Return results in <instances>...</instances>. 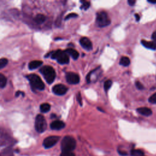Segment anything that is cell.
I'll return each instance as SVG.
<instances>
[{
    "label": "cell",
    "instance_id": "6da1fadb",
    "mask_svg": "<svg viewBox=\"0 0 156 156\" xmlns=\"http://www.w3.org/2000/svg\"><path fill=\"white\" fill-rule=\"evenodd\" d=\"M76 146V141L74 138L70 136L65 137L61 142L62 152H71Z\"/></svg>",
    "mask_w": 156,
    "mask_h": 156
},
{
    "label": "cell",
    "instance_id": "7a4b0ae2",
    "mask_svg": "<svg viewBox=\"0 0 156 156\" xmlns=\"http://www.w3.org/2000/svg\"><path fill=\"white\" fill-rule=\"evenodd\" d=\"M40 73L44 76L46 81L51 84L55 80L56 74L54 69L50 66H45L42 67L40 70Z\"/></svg>",
    "mask_w": 156,
    "mask_h": 156
},
{
    "label": "cell",
    "instance_id": "3957f363",
    "mask_svg": "<svg viewBox=\"0 0 156 156\" xmlns=\"http://www.w3.org/2000/svg\"><path fill=\"white\" fill-rule=\"evenodd\" d=\"M27 78L30 82L31 86L35 90H43L45 89V84L41 78L37 75L32 74L27 76Z\"/></svg>",
    "mask_w": 156,
    "mask_h": 156
},
{
    "label": "cell",
    "instance_id": "277c9868",
    "mask_svg": "<svg viewBox=\"0 0 156 156\" xmlns=\"http://www.w3.org/2000/svg\"><path fill=\"white\" fill-rule=\"evenodd\" d=\"M51 58L57 60V61L60 64H67L70 62L69 56L66 52L60 50L53 52L51 54Z\"/></svg>",
    "mask_w": 156,
    "mask_h": 156
},
{
    "label": "cell",
    "instance_id": "5b68a950",
    "mask_svg": "<svg viewBox=\"0 0 156 156\" xmlns=\"http://www.w3.org/2000/svg\"><path fill=\"white\" fill-rule=\"evenodd\" d=\"M35 127L39 133H42L47 127V124L45 117L42 115H38L35 118Z\"/></svg>",
    "mask_w": 156,
    "mask_h": 156
},
{
    "label": "cell",
    "instance_id": "8992f818",
    "mask_svg": "<svg viewBox=\"0 0 156 156\" xmlns=\"http://www.w3.org/2000/svg\"><path fill=\"white\" fill-rule=\"evenodd\" d=\"M97 24L100 27H105L111 24V20L108 17L106 12L104 11L100 12L97 15Z\"/></svg>",
    "mask_w": 156,
    "mask_h": 156
},
{
    "label": "cell",
    "instance_id": "52a82bcc",
    "mask_svg": "<svg viewBox=\"0 0 156 156\" xmlns=\"http://www.w3.org/2000/svg\"><path fill=\"white\" fill-rule=\"evenodd\" d=\"M60 137L58 136H50L46 138L43 143V146L46 149H49L54 146L59 140Z\"/></svg>",
    "mask_w": 156,
    "mask_h": 156
},
{
    "label": "cell",
    "instance_id": "ba28073f",
    "mask_svg": "<svg viewBox=\"0 0 156 156\" xmlns=\"http://www.w3.org/2000/svg\"><path fill=\"white\" fill-rule=\"evenodd\" d=\"M66 80L70 84H77L80 81V78L78 74L70 72L66 75Z\"/></svg>",
    "mask_w": 156,
    "mask_h": 156
},
{
    "label": "cell",
    "instance_id": "9c48e42d",
    "mask_svg": "<svg viewBox=\"0 0 156 156\" xmlns=\"http://www.w3.org/2000/svg\"><path fill=\"white\" fill-rule=\"evenodd\" d=\"M68 91V88L62 84H57L53 87V92L57 95H64Z\"/></svg>",
    "mask_w": 156,
    "mask_h": 156
},
{
    "label": "cell",
    "instance_id": "30bf717a",
    "mask_svg": "<svg viewBox=\"0 0 156 156\" xmlns=\"http://www.w3.org/2000/svg\"><path fill=\"white\" fill-rule=\"evenodd\" d=\"M80 44L87 50H91L92 49V42L87 37H82L80 40Z\"/></svg>",
    "mask_w": 156,
    "mask_h": 156
},
{
    "label": "cell",
    "instance_id": "8fae6325",
    "mask_svg": "<svg viewBox=\"0 0 156 156\" xmlns=\"http://www.w3.org/2000/svg\"><path fill=\"white\" fill-rule=\"evenodd\" d=\"M65 126V124L60 120H56L51 123L50 125V127L53 130H61L64 128Z\"/></svg>",
    "mask_w": 156,
    "mask_h": 156
},
{
    "label": "cell",
    "instance_id": "7c38bea8",
    "mask_svg": "<svg viewBox=\"0 0 156 156\" xmlns=\"http://www.w3.org/2000/svg\"><path fill=\"white\" fill-rule=\"evenodd\" d=\"M141 44L146 48L155 50H156V43L154 42H149L146 40H141Z\"/></svg>",
    "mask_w": 156,
    "mask_h": 156
},
{
    "label": "cell",
    "instance_id": "4fadbf2b",
    "mask_svg": "<svg viewBox=\"0 0 156 156\" xmlns=\"http://www.w3.org/2000/svg\"><path fill=\"white\" fill-rule=\"evenodd\" d=\"M137 112L144 115V116H150L151 114H152V111L149 109V108L148 107H141V108H139V109H137Z\"/></svg>",
    "mask_w": 156,
    "mask_h": 156
},
{
    "label": "cell",
    "instance_id": "5bb4252c",
    "mask_svg": "<svg viewBox=\"0 0 156 156\" xmlns=\"http://www.w3.org/2000/svg\"><path fill=\"white\" fill-rule=\"evenodd\" d=\"M65 51L66 52V53L68 55H70L72 58H73L75 60H76L79 56V53L76 50H74V49L68 48V49L66 50Z\"/></svg>",
    "mask_w": 156,
    "mask_h": 156
},
{
    "label": "cell",
    "instance_id": "9a60e30c",
    "mask_svg": "<svg viewBox=\"0 0 156 156\" xmlns=\"http://www.w3.org/2000/svg\"><path fill=\"white\" fill-rule=\"evenodd\" d=\"M42 64H43V62L41 61H32L29 64V68L30 70L36 69L37 68L39 67L40 66H41Z\"/></svg>",
    "mask_w": 156,
    "mask_h": 156
},
{
    "label": "cell",
    "instance_id": "2e32d148",
    "mask_svg": "<svg viewBox=\"0 0 156 156\" xmlns=\"http://www.w3.org/2000/svg\"><path fill=\"white\" fill-rule=\"evenodd\" d=\"M46 20V17L43 14H37L34 18V21L37 24H42Z\"/></svg>",
    "mask_w": 156,
    "mask_h": 156
},
{
    "label": "cell",
    "instance_id": "e0dca14e",
    "mask_svg": "<svg viewBox=\"0 0 156 156\" xmlns=\"http://www.w3.org/2000/svg\"><path fill=\"white\" fill-rule=\"evenodd\" d=\"M130 61L127 57H122L119 61V64L124 67H127L130 65Z\"/></svg>",
    "mask_w": 156,
    "mask_h": 156
},
{
    "label": "cell",
    "instance_id": "ac0fdd59",
    "mask_svg": "<svg viewBox=\"0 0 156 156\" xmlns=\"http://www.w3.org/2000/svg\"><path fill=\"white\" fill-rule=\"evenodd\" d=\"M40 111L42 112L46 113V112H48L50 111L51 105L49 104H48V103H44V104H42L40 105Z\"/></svg>",
    "mask_w": 156,
    "mask_h": 156
},
{
    "label": "cell",
    "instance_id": "d6986e66",
    "mask_svg": "<svg viewBox=\"0 0 156 156\" xmlns=\"http://www.w3.org/2000/svg\"><path fill=\"white\" fill-rule=\"evenodd\" d=\"M7 84V78L4 75L0 73V87L4 88Z\"/></svg>",
    "mask_w": 156,
    "mask_h": 156
},
{
    "label": "cell",
    "instance_id": "ffe728a7",
    "mask_svg": "<svg viewBox=\"0 0 156 156\" xmlns=\"http://www.w3.org/2000/svg\"><path fill=\"white\" fill-rule=\"evenodd\" d=\"M130 154L132 156H144V152L140 149H133Z\"/></svg>",
    "mask_w": 156,
    "mask_h": 156
},
{
    "label": "cell",
    "instance_id": "44dd1931",
    "mask_svg": "<svg viewBox=\"0 0 156 156\" xmlns=\"http://www.w3.org/2000/svg\"><path fill=\"white\" fill-rule=\"evenodd\" d=\"M112 85V81L111 80H107L104 82V90L107 92L108 90H109Z\"/></svg>",
    "mask_w": 156,
    "mask_h": 156
},
{
    "label": "cell",
    "instance_id": "7402d4cb",
    "mask_svg": "<svg viewBox=\"0 0 156 156\" xmlns=\"http://www.w3.org/2000/svg\"><path fill=\"white\" fill-rule=\"evenodd\" d=\"M8 63L7 59L6 58H2L0 59V69H1L4 67H5Z\"/></svg>",
    "mask_w": 156,
    "mask_h": 156
},
{
    "label": "cell",
    "instance_id": "603a6c76",
    "mask_svg": "<svg viewBox=\"0 0 156 156\" xmlns=\"http://www.w3.org/2000/svg\"><path fill=\"white\" fill-rule=\"evenodd\" d=\"M81 3H82V5L81 6V9H83L84 10H87L89 8L90 4L89 2L84 1H81Z\"/></svg>",
    "mask_w": 156,
    "mask_h": 156
},
{
    "label": "cell",
    "instance_id": "cb8c5ba5",
    "mask_svg": "<svg viewBox=\"0 0 156 156\" xmlns=\"http://www.w3.org/2000/svg\"><path fill=\"white\" fill-rule=\"evenodd\" d=\"M149 101L152 104H156V93L153 94L151 97L149 98Z\"/></svg>",
    "mask_w": 156,
    "mask_h": 156
},
{
    "label": "cell",
    "instance_id": "d4e9b609",
    "mask_svg": "<svg viewBox=\"0 0 156 156\" xmlns=\"http://www.w3.org/2000/svg\"><path fill=\"white\" fill-rule=\"evenodd\" d=\"M61 156H75V155L72 152H62Z\"/></svg>",
    "mask_w": 156,
    "mask_h": 156
},
{
    "label": "cell",
    "instance_id": "484cf974",
    "mask_svg": "<svg viewBox=\"0 0 156 156\" xmlns=\"http://www.w3.org/2000/svg\"><path fill=\"white\" fill-rule=\"evenodd\" d=\"M135 86L137 87V88L139 90H143L144 89V86L141 84V83L138 82V81H137L136 83H135Z\"/></svg>",
    "mask_w": 156,
    "mask_h": 156
},
{
    "label": "cell",
    "instance_id": "4316f807",
    "mask_svg": "<svg viewBox=\"0 0 156 156\" xmlns=\"http://www.w3.org/2000/svg\"><path fill=\"white\" fill-rule=\"evenodd\" d=\"M77 99H78V102L79 103V104L81 105H82V97H81V93L79 92L78 94H77Z\"/></svg>",
    "mask_w": 156,
    "mask_h": 156
},
{
    "label": "cell",
    "instance_id": "83f0119b",
    "mask_svg": "<svg viewBox=\"0 0 156 156\" xmlns=\"http://www.w3.org/2000/svg\"><path fill=\"white\" fill-rule=\"evenodd\" d=\"M76 17H78V15L76 14H70L65 17V20H68L70 18H75Z\"/></svg>",
    "mask_w": 156,
    "mask_h": 156
},
{
    "label": "cell",
    "instance_id": "f1b7e54d",
    "mask_svg": "<svg viewBox=\"0 0 156 156\" xmlns=\"http://www.w3.org/2000/svg\"><path fill=\"white\" fill-rule=\"evenodd\" d=\"M135 3V1H134V0H129L128 1V4L130 6H134Z\"/></svg>",
    "mask_w": 156,
    "mask_h": 156
},
{
    "label": "cell",
    "instance_id": "f546056e",
    "mask_svg": "<svg viewBox=\"0 0 156 156\" xmlns=\"http://www.w3.org/2000/svg\"><path fill=\"white\" fill-rule=\"evenodd\" d=\"M152 39L154 40V42L156 43V32H153V34L152 35Z\"/></svg>",
    "mask_w": 156,
    "mask_h": 156
},
{
    "label": "cell",
    "instance_id": "4dcf8cb0",
    "mask_svg": "<svg viewBox=\"0 0 156 156\" xmlns=\"http://www.w3.org/2000/svg\"><path fill=\"white\" fill-rule=\"evenodd\" d=\"M118 152H119V154H120V155H127V152H124V151H118Z\"/></svg>",
    "mask_w": 156,
    "mask_h": 156
},
{
    "label": "cell",
    "instance_id": "1f68e13d",
    "mask_svg": "<svg viewBox=\"0 0 156 156\" xmlns=\"http://www.w3.org/2000/svg\"><path fill=\"white\" fill-rule=\"evenodd\" d=\"M135 18H136V20H137V21H138L140 20V16H139V15H138V14H135Z\"/></svg>",
    "mask_w": 156,
    "mask_h": 156
},
{
    "label": "cell",
    "instance_id": "d6a6232c",
    "mask_svg": "<svg viewBox=\"0 0 156 156\" xmlns=\"http://www.w3.org/2000/svg\"><path fill=\"white\" fill-rule=\"evenodd\" d=\"M148 2L151 4H156V1H154V0H153V1H151V0H148Z\"/></svg>",
    "mask_w": 156,
    "mask_h": 156
},
{
    "label": "cell",
    "instance_id": "836d02e7",
    "mask_svg": "<svg viewBox=\"0 0 156 156\" xmlns=\"http://www.w3.org/2000/svg\"><path fill=\"white\" fill-rule=\"evenodd\" d=\"M22 94L24 95V93H23V92H17V93H16V97H18V96L19 94Z\"/></svg>",
    "mask_w": 156,
    "mask_h": 156
}]
</instances>
